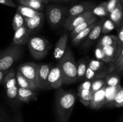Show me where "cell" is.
I'll return each mask as SVG.
<instances>
[{"label": "cell", "mask_w": 123, "mask_h": 122, "mask_svg": "<svg viewBox=\"0 0 123 122\" xmlns=\"http://www.w3.org/2000/svg\"><path fill=\"white\" fill-rule=\"evenodd\" d=\"M77 94L74 90L59 89L55 98V115L59 122H68L70 118L76 101Z\"/></svg>", "instance_id": "obj_1"}, {"label": "cell", "mask_w": 123, "mask_h": 122, "mask_svg": "<svg viewBox=\"0 0 123 122\" xmlns=\"http://www.w3.org/2000/svg\"><path fill=\"white\" fill-rule=\"evenodd\" d=\"M57 64L62 72L63 84H70L77 81L76 63L72 51L69 47H67L64 55L58 60Z\"/></svg>", "instance_id": "obj_2"}, {"label": "cell", "mask_w": 123, "mask_h": 122, "mask_svg": "<svg viewBox=\"0 0 123 122\" xmlns=\"http://www.w3.org/2000/svg\"><path fill=\"white\" fill-rule=\"evenodd\" d=\"M24 49L21 45L11 44L7 49L0 52V70H9L16 61L21 57Z\"/></svg>", "instance_id": "obj_3"}, {"label": "cell", "mask_w": 123, "mask_h": 122, "mask_svg": "<svg viewBox=\"0 0 123 122\" xmlns=\"http://www.w3.org/2000/svg\"><path fill=\"white\" fill-rule=\"evenodd\" d=\"M28 44L30 53L34 58L38 60L44 58L48 55L50 47L49 41L40 37H30Z\"/></svg>", "instance_id": "obj_4"}, {"label": "cell", "mask_w": 123, "mask_h": 122, "mask_svg": "<svg viewBox=\"0 0 123 122\" xmlns=\"http://www.w3.org/2000/svg\"><path fill=\"white\" fill-rule=\"evenodd\" d=\"M68 8L58 5H49L46 7V18L50 27L57 28L63 24Z\"/></svg>", "instance_id": "obj_5"}, {"label": "cell", "mask_w": 123, "mask_h": 122, "mask_svg": "<svg viewBox=\"0 0 123 122\" xmlns=\"http://www.w3.org/2000/svg\"><path fill=\"white\" fill-rule=\"evenodd\" d=\"M94 16H96L94 15L92 13V9H91L79 15L68 16L67 19H65L62 25L64 28L67 31H72L78 25Z\"/></svg>", "instance_id": "obj_6"}, {"label": "cell", "mask_w": 123, "mask_h": 122, "mask_svg": "<svg viewBox=\"0 0 123 122\" xmlns=\"http://www.w3.org/2000/svg\"><path fill=\"white\" fill-rule=\"evenodd\" d=\"M38 64L34 62H27L18 67V71L29 81L37 87V71Z\"/></svg>", "instance_id": "obj_7"}, {"label": "cell", "mask_w": 123, "mask_h": 122, "mask_svg": "<svg viewBox=\"0 0 123 122\" xmlns=\"http://www.w3.org/2000/svg\"><path fill=\"white\" fill-rule=\"evenodd\" d=\"M48 89H56L63 84V78L61 69L58 64L52 66L48 75Z\"/></svg>", "instance_id": "obj_8"}, {"label": "cell", "mask_w": 123, "mask_h": 122, "mask_svg": "<svg viewBox=\"0 0 123 122\" xmlns=\"http://www.w3.org/2000/svg\"><path fill=\"white\" fill-rule=\"evenodd\" d=\"M52 64H38V71H37V87L38 89L46 90L48 89V75L51 69Z\"/></svg>", "instance_id": "obj_9"}, {"label": "cell", "mask_w": 123, "mask_h": 122, "mask_svg": "<svg viewBox=\"0 0 123 122\" xmlns=\"http://www.w3.org/2000/svg\"><path fill=\"white\" fill-rule=\"evenodd\" d=\"M105 19L104 18H102L99 22H97V23L96 24L93 28L91 29L89 34L86 37V39L84 42L82 44L83 49H86L89 47L91 46L94 42L100 37L101 33H102V28L103 25V22H105Z\"/></svg>", "instance_id": "obj_10"}, {"label": "cell", "mask_w": 123, "mask_h": 122, "mask_svg": "<svg viewBox=\"0 0 123 122\" xmlns=\"http://www.w3.org/2000/svg\"><path fill=\"white\" fill-rule=\"evenodd\" d=\"M96 7V3L93 1H86L72 6L67 10V15L68 16H77L84 13Z\"/></svg>", "instance_id": "obj_11"}, {"label": "cell", "mask_w": 123, "mask_h": 122, "mask_svg": "<svg viewBox=\"0 0 123 122\" xmlns=\"http://www.w3.org/2000/svg\"><path fill=\"white\" fill-rule=\"evenodd\" d=\"M25 26L30 33L37 32L41 29L44 22V14L42 13L31 18H24Z\"/></svg>", "instance_id": "obj_12"}, {"label": "cell", "mask_w": 123, "mask_h": 122, "mask_svg": "<svg viewBox=\"0 0 123 122\" xmlns=\"http://www.w3.org/2000/svg\"><path fill=\"white\" fill-rule=\"evenodd\" d=\"M106 85L92 94L90 108L93 110H99L105 106L106 102Z\"/></svg>", "instance_id": "obj_13"}, {"label": "cell", "mask_w": 123, "mask_h": 122, "mask_svg": "<svg viewBox=\"0 0 123 122\" xmlns=\"http://www.w3.org/2000/svg\"><path fill=\"white\" fill-rule=\"evenodd\" d=\"M30 33L25 26H22L15 31L12 44L16 45H25L28 42L30 38Z\"/></svg>", "instance_id": "obj_14"}, {"label": "cell", "mask_w": 123, "mask_h": 122, "mask_svg": "<svg viewBox=\"0 0 123 122\" xmlns=\"http://www.w3.org/2000/svg\"><path fill=\"white\" fill-rule=\"evenodd\" d=\"M36 90L37 89H25L18 87V100L25 103H29L37 100Z\"/></svg>", "instance_id": "obj_15"}, {"label": "cell", "mask_w": 123, "mask_h": 122, "mask_svg": "<svg viewBox=\"0 0 123 122\" xmlns=\"http://www.w3.org/2000/svg\"><path fill=\"white\" fill-rule=\"evenodd\" d=\"M109 63V74L112 72H116L119 74H122L123 71V49L114 56Z\"/></svg>", "instance_id": "obj_16"}, {"label": "cell", "mask_w": 123, "mask_h": 122, "mask_svg": "<svg viewBox=\"0 0 123 122\" xmlns=\"http://www.w3.org/2000/svg\"><path fill=\"white\" fill-rule=\"evenodd\" d=\"M68 41V35L63 34L60 37L58 41L55 44L54 51V58L59 60L64 55L67 49V44Z\"/></svg>", "instance_id": "obj_17"}, {"label": "cell", "mask_w": 123, "mask_h": 122, "mask_svg": "<svg viewBox=\"0 0 123 122\" xmlns=\"http://www.w3.org/2000/svg\"><path fill=\"white\" fill-rule=\"evenodd\" d=\"M110 20L114 23L115 28H119L123 25V4L119 2L115 9L109 13Z\"/></svg>", "instance_id": "obj_18"}, {"label": "cell", "mask_w": 123, "mask_h": 122, "mask_svg": "<svg viewBox=\"0 0 123 122\" xmlns=\"http://www.w3.org/2000/svg\"><path fill=\"white\" fill-rule=\"evenodd\" d=\"M106 63L98 60L91 59L88 61L87 67L93 71L102 74H109L108 69H106Z\"/></svg>", "instance_id": "obj_19"}, {"label": "cell", "mask_w": 123, "mask_h": 122, "mask_svg": "<svg viewBox=\"0 0 123 122\" xmlns=\"http://www.w3.org/2000/svg\"><path fill=\"white\" fill-rule=\"evenodd\" d=\"M88 61L87 59H83L79 61L76 63V80L78 81H81L85 80V72L87 68Z\"/></svg>", "instance_id": "obj_20"}, {"label": "cell", "mask_w": 123, "mask_h": 122, "mask_svg": "<svg viewBox=\"0 0 123 122\" xmlns=\"http://www.w3.org/2000/svg\"><path fill=\"white\" fill-rule=\"evenodd\" d=\"M97 23V21L94 22L93 23L91 24V25L88 26V27L86 28V29H85L84 30L82 31L81 32H79L78 34H77L74 37H73L72 38V44L73 45H78L84 40V39L86 38V37L88 36V35L89 34V33L90 32V31H91L92 28H94V26L96 25V24Z\"/></svg>", "instance_id": "obj_21"}, {"label": "cell", "mask_w": 123, "mask_h": 122, "mask_svg": "<svg viewBox=\"0 0 123 122\" xmlns=\"http://www.w3.org/2000/svg\"><path fill=\"white\" fill-rule=\"evenodd\" d=\"M92 94L90 90L88 89H78V96L80 102L85 106L90 107V103L92 99Z\"/></svg>", "instance_id": "obj_22"}, {"label": "cell", "mask_w": 123, "mask_h": 122, "mask_svg": "<svg viewBox=\"0 0 123 122\" xmlns=\"http://www.w3.org/2000/svg\"><path fill=\"white\" fill-rule=\"evenodd\" d=\"M16 81L18 87L25 89H38L33 83L23 76L17 71L16 72Z\"/></svg>", "instance_id": "obj_23"}, {"label": "cell", "mask_w": 123, "mask_h": 122, "mask_svg": "<svg viewBox=\"0 0 123 122\" xmlns=\"http://www.w3.org/2000/svg\"><path fill=\"white\" fill-rule=\"evenodd\" d=\"M118 45V38L117 37L113 35H105L101 38L97 44V47H103L105 46H110Z\"/></svg>", "instance_id": "obj_24"}, {"label": "cell", "mask_w": 123, "mask_h": 122, "mask_svg": "<svg viewBox=\"0 0 123 122\" xmlns=\"http://www.w3.org/2000/svg\"><path fill=\"white\" fill-rule=\"evenodd\" d=\"M101 48V47H100ZM102 50L108 60V63L112 61L114 56L121 50L123 47H119L118 45L114 46V45H110V46H105L102 47Z\"/></svg>", "instance_id": "obj_25"}, {"label": "cell", "mask_w": 123, "mask_h": 122, "mask_svg": "<svg viewBox=\"0 0 123 122\" xmlns=\"http://www.w3.org/2000/svg\"><path fill=\"white\" fill-rule=\"evenodd\" d=\"M2 84L6 90L16 86V72L14 69H11L8 71V73L4 77Z\"/></svg>", "instance_id": "obj_26"}, {"label": "cell", "mask_w": 123, "mask_h": 122, "mask_svg": "<svg viewBox=\"0 0 123 122\" xmlns=\"http://www.w3.org/2000/svg\"><path fill=\"white\" fill-rule=\"evenodd\" d=\"M17 11L19 12L24 17V18H31L43 13L42 11L35 10L29 8L26 6H22V5H20L18 7Z\"/></svg>", "instance_id": "obj_27"}, {"label": "cell", "mask_w": 123, "mask_h": 122, "mask_svg": "<svg viewBox=\"0 0 123 122\" xmlns=\"http://www.w3.org/2000/svg\"><path fill=\"white\" fill-rule=\"evenodd\" d=\"M97 21V17L94 16L92 17L91 19H88V20H86L84 22L82 23L81 24H80L79 25H78V26L75 28L74 29H73L72 31H71L70 33V37L72 38H73V37H75L77 34L79 33L80 32H81L82 31L84 30L85 29H86V28L88 27L90 25H91V24L93 23L94 22Z\"/></svg>", "instance_id": "obj_28"}, {"label": "cell", "mask_w": 123, "mask_h": 122, "mask_svg": "<svg viewBox=\"0 0 123 122\" xmlns=\"http://www.w3.org/2000/svg\"><path fill=\"white\" fill-rule=\"evenodd\" d=\"M105 81L108 87H117L120 85V76L116 72L110 73L105 77Z\"/></svg>", "instance_id": "obj_29"}, {"label": "cell", "mask_w": 123, "mask_h": 122, "mask_svg": "<svg viewBox=\"0 0 123 122\" xmlns=\"http://www.w3.org/2000/svg\"><path fill=\"white\" fill-rule=\"evenodd\" d=\"M20 5L26 6L35 10L41 11L44 9V4L38 1H29V0H20Z\"/></svg>", "instance_id": "obj_30"}, {"label": "cell", "mask_w": 123, "mask_h": 122, "mask_svg": "<svg viewBox=\"0 0 123 122\" xmlns=\"http://www.w3.org/2000/svg\"><path fill=\"white\" fill-rule=\"evenodd\" d=\"M123 106V89L121 86H119L117 91L114 95L112 103V107L115 106L121 108Z\"/></svg>", "instance_id": "obj_31"}, {"label": "cell", "mask_w": 123, "mask_h": 122, "mask_svg": "<svg viewBox=\"0 0 123 122\" xmlns=\"http://www.w3.org/2000/svg\"><path fill=\"white\" fill-rule=\"evenodd\" d=\"M92 13L96 16L105 17L108 15V12L106 8V1L102 2L97 6L92 8Z\"/></svg>", "instance_id": "obj_32"}, {"label": "cell", "mask_w": 123, "mask_h": 122, "mask_svg": "<svg viewBox=\"0 0 123 122\" xmlns=\"http://www.w3.org/2000/svg\"><path fill=\"white\" fill-rule=\"evenodd\" d=\"M25 26L24 18L18 11L16 12L12 22V27L14 31L18 30L22 26Z\"/></svg>", "instance_id": "obj_33"}, {"label": "cell", "mask_w": 123, "mask_h": 122, "mask_svg": "<svg viewBox=\"0 0 123 122\" xmlns=\"http://www.w3.org/2000/svg\"><path fill=\"white\" fill-rule=\"evenodd\" d=\"M108 74L98 73L93 71L87 67L85 75V80H94L97 78H102L106 77Z\"/></svg>", "instance_id": "obj_34"}, {"label": "cell", "mask_w": 123, "mask_h": 122, "mask_svg": "<svg viewBox=\"0 0 123 122\" xmlns=\"http://www.w3.org/2000/svg\"><path fill=\"white\" fill-rule=\"evenodd\" d=\"M105 81L102 78H97L92 80L91 86V91L92 93L99 90L106 86Z\"/></svg>", "instance_id": "obj_35"}, {"label": "cell", "mask_w": 123, "mask_h": 122, "mask_svg": "<svg viewBox=\"0 0 123 122\" xmlns=\"http://www.w3.org/2000/svg\"><path fill=\"white\" fill-rule=\"evenodd\" d=\"M115 28V25H114V23L110 19L105 20L104 22H103V25H102V33H108L109 32H110L111 31H112Z\"/></svg>", "instance_id": "obj_36"}, {"label": "cell", "mask_w": 123, "mask_h": 122, "mask_svg": "<svg viewBox=\"0 0 123 122\" xmlns=\"http://www.w3.org/2000/svg\"><path fill=\"white\" fill-rule=\"evenodd\" d=\"M18 86H15L13 87L6 90L7 96L9 99L12 100H18Z\"/></svg>", "instance_id": "obj_37"}, {"label": "cell", "mask_w": 123, "mask_h": 122, "mask_svg": "<svg viewBox=\"0 0 123 122\" xmlns=\"http://www.w3.org/2000/svg\"><path fill=\"white\" fill-rule=\"evenodd\" d=\"M95 55H96V57L97 59V60L102 61V62H104L106 63H108V60H107L106 57L102 48L96 47V50H95Z\"/></svg>", "instance_id": "obj_38"}, {"label": "cell", "mask_w": 123, "mask_h": 122, "mask_svg": "<svg viewBox=\"0 0 123 122\" xmlns=\"http://www.w3.org/2000/svg\"><path fill=\"white\" fill-rule=\"evenodd\" d=\"M119 2H120V0H108L106 1V8L109 14L115 9Z\"/></svg>", "instance_id": "obj_39"}, {"label": "cell", "mask_w": 123, "mask_h": 122, "mask_svg": "<svg viewBox=\"0 0 123 122\" xmlns=\"http://www.w3.org/2000/svg\"><path fill=\"white\" fill-rule=\"evenodd\" d=\"M117 29L118 32V35L117 36L118 38V45L123 47V25Z\"/></svg>", "instance_id": "obj_40"}, {"label": "cell", "mask_w": 123, "mask_h": 122, "mask_svg": "<svg viewBox=\"0 0 123 122\" xmlns=\"http://www.w3.org/2000/svg\"><path fill=\"white\" fill-rule=\"evenodd\" d=\"M92 81V80H85L82 83L79 85L78 89H88L91 90Z\"/></svg>", "instance_id": "obj_41"}, {"label": "cell", "mask_w": 123, "mask_h": 122, "mask_svg": "<svg viewBox=\"0 0 123 122\" xmlns=\"http://www.w3.org/2000/svg\"><path fill=\"white\" fill-rule=\"evenodd\" d=\"M0 4L11 7H16V5L13 0H0Z\"/></svg>", "instance_id": "obj_42"}, {"label": "cell", "mask_w": 123, "mask_h": 122, "mask_svg": "<svg viewBox=\"0 0 123 122\" xmlns=\"http://www.w3.org/2000/svg\"><path fill=\"white\" fill-rule=\"evenodd\" d=\"M13 122H24L23 116L21 112H17L13 118Z\"/></svg>", "instance_id": "obj_43"}, {"label": "cell", "mask_w": 123, "mask_h": 122, "mask_svg": "<svg viewBox=\"0 0 123 122\" xmlns=\"http://www.w3.org/2000/svg\"><path fill=\"white\" fill-rule=\"evenodd\" d=\"M9 70H6V71L0 70V85L2 83L4 79V77H6V75H7V74L8 73V71Z\"/></svg>", "instance_id": "obj_44"}, {"label": "cell", "mask_w": 123, "mask_h": 122, "mask_svg": "<svg viewBox=\"0 0 123 122\" xmlns=\"http://www.w3.org/2000/svg\"><path fill=\"white\" fill-rule=\"evenodd\" d=\"M76 0H49V2H71V1H74Z\"/></svg>", "instance_id": "obj_45"}, {"label": "cell", "mask_w": 123, "mask_h": 122, "mask_svg": "<svg viewBox=\"0 0 123 122\" xmlns=\"http://www.w3.org/2000/svg\"><path fill=\"white\" fill-rule=\"evenodd\" d=\"M42 1L43 4H46L49 3V0H42Z\"/></svg>", "instance_id": "obj_46"}, {"label": "cell", "mask_w": 123, "mask_h": 122, "mask_svg": "<svg viewBox=\"0 0 123 122\" xmlns=\"http://www.w3.org/2000/svg\"><path fill=\"white\" fill-rule=\"evenodd\" d=\"M6 122H13V120L12 119H8L6 121Z\"/></svg>", "instance_id": "obj_47"}, {"label": "cell", "mask_w": 123, "mask_h": 122, "mask_svg": "<svg viewBox=\"0 0 123 122\" xmlns=\"http://www.w3.org/2000/svg\"><path fill=\"white\" fill-rule=\"evenodd\" d=\"M2 116H1V114L0 113V122H2Z\"/></svg>", "instance_id": "obj_48"}, {"label": "cell", "mask_w": 123, "mask_h": 122, "mask_svg": "<svg viewBox=\"0 0 123 122\" xmlns=\"http://www.w3.org/2000/svg\"><path fill=\"white\" fill-rule=\"evenodd\" d=\"M29 1H40V2H42V0H29Z\"/></svg>", "instance_id": "obj_49"}, {"label": "cell", "mask_w": 123, "mask_h": 122, "mask_svg": "<svg viewBox=\"0 0 123 122\" xmlns=\"http://www.w3.org/2000/svg\"><path fill=\"white\" fill-rule=\"evenodd\" d=\"M120 2H121V4H123V0H120Z\"/></svg>", "instance_id": "obj_50"}, {"label": "cell", "mask_w": 123, "mask_h": 122, "mask_svg": "<svg viewBox=\"0 0 123 122\" xmlns=\"http://www.w3.org/2000/svg\"><path fill=\"white\" fill-rule=\"evenodd\" d=\"M1 50H0V52H1Z\"/></svg>", "instance_id": "obj_51"}, {"label": "cell", "mask_w": 123, "mask_h": 122, "mask_svg": "<svg viewBox=\"0 0 123 122\" xmlns=\"http://www.w3.org/2000/svg\"><path fill=\"white\" fill-rule=\"evenodd\" d=\"M18 1H20V0H18Z\"/></svg>", "instance_id": "obj_52"}]
</instances>
